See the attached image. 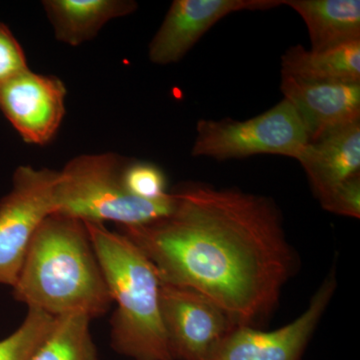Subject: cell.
<instances>
[{"mask_svg": "<svg viewBox=\"0 0 360 360\" xmlns=\"http://www.w3.org/2000/svg\"><path fill=\"white\" fill-rule=\"evenodd\" d=\"M165 217L120 226L153 262L161 283L198 291L238 326H255L279 300L295 255L270 198L188 182Z\"/></svg>", "mask_w": 360, "mask_h": 360, "instance_id": "cell-1", "label": "cell"}, {"mask_svg": "<svg viewBox=\"0 0 360 360\" xmlns=\"http://www.w3.org/2000/svg\"><path fill=\"white\" fill-rule=\"evenodd\" d=\"M13 288L18 302L54 317L96 319L112 304L84 222L59 212L35 231Z\"/></svg>", "mask_w": 360, "mask_h": 360, "instance_id": "cell-2", "label": "cell"}, {"mask_svg": "<svg viewBox=\"0 0 360 360\" xmlns=\"http://www.w3.org/2000/svg\"><path fill=\"white\" fill-rule=\"evenodd\" d=\"M84 224L116 303L111 347L135 360H172L161 321V281L155 265L122 232L103 224Z\"/></svg>", "mask_w": 360, "mask_h": 360, "instance_id": "cell-3", "label": "cell"}, {"mask_svg": "<svg viewBox=\"0 0 360 360\" xmlns=\"http://www.w3.org/2000/svg\"><path fill=\"white\" fill-rule=\"evenodd\" d=\"M129 158L115 153L82 155L58 172L56 212L84 222L136 226L165 217L175 205L174 193L158 200L135 198L125 189L122 172Z\"/></svg>", "mask_w": 360, "mask_h": 360, "instance_id": "cell-4", "label": "cell"}, {"mask_svg": "<svg viewBox=\"0 0 360 360\" xmlns=\"http://www.w3.org/2000/svg\"><path fill=\"white\" fill-rule=\"evenodd\" d=\"M307 143L300 116L283 98L269 110L245 122L200 120L191 155L229 160L276 155L297 160Z\"/></svg>", "mask_w": 360, "mask_h": 360, "instance_id": "cell-5", "label": "cell"}, {"mask_svg": "<svg viewBox=\"0 0 360 360\" xmlns=\"http://www.w3.org/2000/svg\"><path fill=\"white\" fill-rule=\"evenodd\" d=\"M58 172L21 165L13 188L0 200V284L13 288L35 231L56 212Z\"/></svg>", "mask_w": 360, "mask_h": 360, "instance_id": "cell-6", "label": "cell"}, {"mask_svg": "<svg viewBox=\"0 0 360 360\" xmlns=\"http://www.w3.org/2000/svg\"><path fill=\"white\" fill-rule=\"evenodd\" d=\"M160 307L172 360H205L238 326L212 300L184 286L161 283Z\"/></svg>", "mask_w": 360, "mask_h": 360, "instance_id": "cell-7", "label": "cell"}, {"mask_svg": "<svg viewBox=\"0 0 360 360\" xmlns=\"http://www.w3.org/2000/svg\"><path fill=\"white\" fill-rule=\"evenodd\" d=\"M335 288L333 270L295 321L267 333L251 326H236L205 360H300Z\"/></svg>", "mask_w": 360, "mask_h": 360, "instance_id": "cell-8", "label": "cell"}, {"mask_svg": "<svg viewBox=\"0 0 360 360\" xmlns=\"http://www.w3.org/2000/svg\"><path fill=\"white\" fill-rule=\"evenodd\" d=\"M66 96L60 78L27 70L0 84V110L23 141L44 146L63 123Z\"/></svg>", "mask_w": 360, "mask_h": 360, "instance_id": "cell-9", "label": "cell"}, {"mask_svg": "<svg viewBox=\"0 0 360 360\" xmlns=\"http://www.w3.org/2000/svg\"><path fill=\"white\" fill-rule=\"evenodd\" d=\"M284 0H174L148 47L158 65L179 63L213 25L239 11H264Z\"/></svg>", "mask_w": 360, "mask_h": 360, "instance_id": "cell-10", "label": "cell"}, {"mask_svg": "<svg viewBox=\"0 0 360 360\" xmlns=\"http://www.w3.org/2000/svg\"><path fill=\"white\" fill-rule=\"evenodd\" d=\"M281 89L300 116L309 143L360 122V84H309L283 77Z\"/></svg>", "mask_w": 360, "mask_h": 360, "instance_id": "cell-11", "label": "cell"}, {"mask_svg": "<svg viewBox=\"0 0 360 360\" xmlns=\"http://www.w3.org/2000/svg\"><path fill=\"white\" fill-rule=\"evenodd\" d=\"M296 160L305 170L316 198L360 174V122L309 142Z\"/></svg>", "mask_w": 360, "mask_h": 360, "instance_id": "cell-12", "label": "cell"}, {"mask_svg": "<svg viewBox=\"0 0 360 360\" xmlns=\"http://www.w3.org/2000/svg\"><path fill=\"white\" fill-rule=\"evenodd\" d=\"M58 41L78 46L94 39L106 23L136 11L132 0H44Z\"/></svg>", "mask_w": 360, "mask_h": 360, "instance_id": "cell-13", "label": "cell"}, {"mask_svg": "<svg viewBox=\"0 0 360 360\" xmlns=\"http://www.w3.org/2000/svg\"><path fill=\"white\" fill-rule=\"evenodd\" d=\"M281 75L309 84H360V40L321 51L293 45L281 58Z\"/></svg>", "mask_w": 360, "mask_h": 360, "instance_id": "cell-14", "label": "cell"}, {"mask_svg": "<svg viewBox=\"0 0 360 360\" xmlns=\"http://www.w3.org/2000/svg\"><path fill=\"white\" fill-rule=\"evenodd\" d=\"M300 14L311 51H321L360 40L359 0H284Z\"/></svg>", "mask_w": 360, "mask_h": 360, "instance_id": "cell-15", "label": "cell"}, {"mask_svg": "<svg viewBox=\"0 0 360 360\" xmlns=\"http://www.w3.org/2000/svg\"><path fill=\"white\" fill-rule=\"evenodd\" d=\"M90 321L82 314L56 317L49 335L30 360H98Z\"/></svg>", "mask_w": 360, "mask_h": 360, "instance_id": "cell-16", "label": "cell"}, {"mask_svg": "<svg viewBox=\"0 0 360 360\" xmlns=\"http://www.w3.org/2000/svg\"><path fill=\"white\" fill-rule=\"evenodd\" d=\"M54 319L41 310L28 309L20 328L0 340V360H30L49 335Z\"/></svg>", "mask_w": 360, "mask_h": 360, "instance_id": "cell-17", "label": "cell"}, {"mask_svg": "<svg viewBox=\"0 0 360 360\" xmlns=\"http://www.w3.org/2000/svg\"><path fill=\"white\" fill-rule=\"evenodd\" d=\"M123 184L135 198L158 200L168 195L167 177L155 163L129 160L123 168Z\"/></svg>", "mask_w": 360, "mask_h": 360, "instance_id": "cell-18", "label": "cell"}, {"mask_svg": "<svg viewBox=\"0 0 360 360\" xmlns=\"http://www.w3.org/2000/svg\"><path fill=\"white\" fill-rule=\"evenodd\" d=\"M322 207L343 217H360V174L338 184L317 198Z\"/></svg>", "mask_w": 360, "mask_h": 360, "instance_id": "cell-19", "label": "cell"}, {"mask_svg": "<svg viewBox=\"0 0 360 360\" xmlns=\"http://www.w3.org/2000/svg\"><path fill=\"white\" fill-rule=\"evenodd\" d=\"M27 70L25 51L11 30L0 22V84Z\"/></svg>", "mask_w": 360, "mask_h": 360, "instance_id": "cell-20", "label": "cell"}]
</instances>
